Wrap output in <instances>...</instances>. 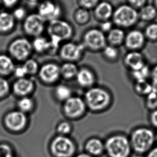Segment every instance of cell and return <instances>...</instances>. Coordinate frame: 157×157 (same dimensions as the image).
Here are the masks:
<instances>
[{
  "label": "cell",
  "mask_w": 157,
  "mask_h": 157,
  "mask_svg": "<svg viewBox=\"0 0 157 157\" xmlns=\"http://www.w3.org/2000/svg\"><path fill=\"white\" fill-rule=\"evenodd\" d=\"M87 106L93 111H100L109 104L110 96L104 89L94 88L90 89L85 95Z\"/></svg>",
  "instance_id": "6"
},
{
  "label": "cell",
  "mask_w": 157,
  "mask_h": 157,
  "mask_svg": "<svg viewBox=\"0 0 157 157\" xmlns=\"http://www.w3.org/2000/svg\"><path fill=\"white\" fill-rule=\"evenodd\" d=\"M100 1V0H78V3L79 7L90 10L94 9Z\"/></svg>",
  "instance_id": "34"
},
{
  "label": "cell",
  "mask_w": 157,
  "mask_h": 157,
  "mask_svg": "<svg viewBox=\"0 0 157 157\" xmlns=\"http://www.w3.org/2000/svg\"></svg>",
  "instance_id": "52"
},
{
  "label": "cell",
  "mask_w": 157,
  "mask_h": 157,
  "mask_svg": "<svg viewBox=\"0 0 157 157\" xmlns=\"http://www.w3.org/2000/svg\"><path fill=\"white\" fill-rule=\"evenodd\" d=\"M152 78L153 81V86L157 88V66L153 68L152 72Z\"/></svg>",
  "instance_id": "45"
},
{
  "label": "cell",
  "mask_w": 157,
  "mask_h": 157,
  "mask_svg": "<svg viewBox=\"0 0 157 157\" xmlns=\"http://www.w3.org/2000/svg\"><path fill=\"white\" fill-rule=\"evenodd\" d=\"M9 90V83L4 78L0 77V98L6 95Z\"/></svg>",
  "instance_id": "38"
},
{
  "label": "cell",
  "mask_w": 157,
  "mask_h": 157,
  "mask_svg": "<svg viewBox=\"0 0 157 157\" xmlns=\"http://www.w3.org/2000/svg\"><path fill=\"white\" fill-rule=\"evenodd\" d=\"M151 121L152 124L157 127V110L154 111L153 113H152Z\"/></svg>",
  "instance_id": "46"
},
{
  "label": "cell",
  "mask_w": 157,
  "mask_h": 157,
  "mask_svg": "<svg viewBox=\"0 0 157 157\" xmlns=\"http://www.w3.org/2000/svg\"><path fill=\"white\" fill-rule=\"evenodd\" d=\"M85 109L84 102L80 98L70 97L66 101L64 111L68 117L76 118L82 115Z\"/></svg>",
  "instance_id": "12"
},
{
  "label": "cell",
  "mask_w": 157,
  "mask_h": 157,
  "mask_svg": "<svg viewBox=\"0 0 157 157\" xmlns=\"http://www.w3.org/2000/svg\"><path fill=\"white\" fill-rule=\"evenodd\" d=\"M60 68L54 62H48L41 67L39 70V76L45 83L55 82L59 78Z\"/></svg>",
  "instance_id": "15"
},
{
  "label": "cell",
  "mask_w": 157,
  "mask_h": 157,
  "mask_svg": "<svg viewBox=\"0 0 157 157\" xmlns=\"http://www.w3.org/2000/svg\"><path fill=\"white\" fill-rule=\"evenodd\" d=\"M33 84L26 78H19L13 85V91L18 95L24 96L30 93L33 89Z\"/></svg>",
  "instance_id": "19"
},
{
  "label": "cell",
  "mask_w": 157,
  "mask_h": 157,
  "mask_svg": "<svg viewBox=\"0 0 157 157\" xmlns=\"http://www.w3.org/2000/svg\"><path fill=\"white\" fill-rule=\"evenodd\" d=\"M130 6L134 7V8H142L144 6L146 0H127Z\"/></svg>",
  "instance_id": "42"
},
{
  "label": "cell",
  "mask_w": 157,
  "mask_h": 157,
  "mask_svg": "<svg viewBox=\"0 0 157 157\" xmlns=\"http://www.w3.org/2000/svg\"><path fill=\"white\" fill-rule=\"evenodd\" d=\"M73 16L75 22L80 26L87 24L91 19L89 10L81 7H79L75 10Z\"/></svg>",
  "instance_id": "23"
},
{
  "label": "cell",
  "mask_w": 157,
  "mask_h": 157,
  "mask_svg": "<svg viewBox=\"0 0 157 157\" xmlns=\"http://www.w3.org/2000/svg\"><path fill=\"white\" fill-rule=\"evenodd\" d=\"M147 157H157V147L151 150Z\"/></svg>",
  "instance_id": "47"
},
{
  "label": "cell",
  "mask_w": 157,
  "mask_h": 157,
  "mask_svg": "<svg viewBox=\"0 0 157 157\" xmlns=\"http://www.w3.org/2000/svg\"><path fill=\"white\" fill-rule=\"evenodd\" d=\"M113 28H114V24L112 21L110 20H108L106 21L101 22L99 29L103 33H104L105 34H107Z\"/></svg>",
  "instance_id": "37"
},
{
  "label": "cell",
  "mask_w": 157,
  "mask_h": 157,
  "mask_svg": "<svg viewBox=\"0 0 157 157\" xmlns=\"http://www.w3.org/2000/svg\"><path fill=\"white\" fill-rule=\"evenodd\" d=\"M145 35L152 40L157 39V24H151L145 29Z\"/></svg>",
  "instance_id": "35"
},
{
  "label": "cell",
  "mask_w": 157,
  "mask_h": 157,
  "mask_svg": "<svg viewBox=\"0 0 157 157\" xmlns=\"http://www.w3.org/2000/svg\"><path fill=\"white\" fill-rule=\"evenodd\" d=\"M33 102L30 99L23 98L18 103V107L22 111H28L32 109Z\"/></svg>",
  "instance_id": "36"
},
{
  "label": "cell",
  "mask_w": 157,
  "mask_h": 157,
  "mask_svg": "<svg viewBox=\"0 0 157 157\" xmlns=\"http://www.w3.org/2000/svg\"><path fill=\"white\" fill-rule=\"evenodd\" d=\"M155 136L151 130L140 128L134 132L132 136V147L139 153L147 151L153 145Z\"/></svg>",
  "instance_id": "5"
},
{
  "label": "cell",
  "mask_w": 157,
  "mask_h": 157,
  "mask_svg": "<svg viewBox=\"0 0 157 157\" xmlns=\"http://www.w3.org/2000/svg\"><path fill=\"white\" fill-rule=\"evenodd\" d=\"M15 18L8 12L0 13V32L6 33L12 30L15 26Z\"/></svg>",
  "instance_id": "21"
},
{
  "label": "cell",
  "mask_w": 157,
  "mask_h": 157,
  "mask_svg": "<svg viewBox=\"0 0 157 157\" xmlns=\"http://www.w3.org/2000/svg\"><path fill=\"white\" fill-rule=\"evenodd\" d=\"M55 93L57 98L59 100L67 101L70 98L71 91L68 87L63 85H61L56 88Z\"/></svg>",
  "instance_id": "30"
},
{
  "label": "cell",
  "mask_w": 157,
  "mask_h": 157,
  "mask_svg": "<svg viewBox=\"0 0 157 157\" xmlns=\"http://www.w3.org/2000/svg\"><path fill=\"white\" fill-rule=\"evenodd\" d=\"M86 149L91 155H99L102 153L104 149V146L101 140L93 138L87 142L86 144Z\"/></svg>",
  "instance_id": "25"
},
{
  "label": "cell",
  "mask_w": 157,
  "mask_h": 157,
  "mask_svg": "<svg viewBox=\"0 0 157 157\" xmlns=\"http://www.w3.org/2000/svg\"><path fill=\"white\" fill-rule=\"evenodd\" d=\"M1 0H0V5H1Z\"/></svg>",
  "instance_id": "51"
},
{
  "label": "cell",
  "mask_w": 157,
  "mask_h": 157,
  "mask_svg": "<svg viewBox=\"0 0 157 157\" xmlns=\"http://www.w3.org/2000/svg\"><path fill=\"white\" fill-rule=\"evenodd\" d=\"M2 3L6 7H13L17 4L18 0H1Z\"/></svg>",
  "instance_id": "44"
},
{
  "label": "cell",
  "mask_w": 157,
  "mask_h": 157,
  "mask_svg": "<svg viewBox=\"0 0 157 157\" xmlns=\"http://www.w3.org/2000/svg\"><path fill=\"white\" fill-rule=\"evenodd\" d=\"M85 50V47L82 42L68 41L61 45L58 54L62 59L66 62H75L81 59Z\"/></svg>",
  "instance_id": "8"
},
{
  "label": "cell",
  "mask_w": 157,
  "mask_h": 157,
  "mask_svg": "<svg viewBox=\"0 0 157 157\" xmlns=\"http://www.w3.org/2000/svg\"><path fill=\"white\" fill-rule=\"evenodd\" d=\"M114 11V8L111 3L107 1H102L94 8V16L100 22L106 21L112 19Z\"/></svg>",
  "instance_id": "16"
},
{
  "label": "cell",
  "mask_w": 157,
  "mask_h": 157,
  "mask_svg": "<svg viewBox=\"0 0 157 157\" xmlns=\"http://www.w3.org/2000/svg\"><path fill=\"white\" fill-rule=\"evenodd\" d=\"M105 148L110 157H127L130 152V144L124 136L111 137L107 140Z\"/></svg>",
  "instance_id": "4"
},
{
  "label": "cell",
  "mask_w": 157,
  "mask_h": 157,
  "mask_svg": "<svg viewBox=\"0 0 157 157\" xmlns=\"http://www.w3.org/2000/svg\"><path fill=\"white\" fill-rule=\"evenodd\" d=\"M101 52L104 57L109 61H115L117 59L120 53L117 47L108 44L105 47Z\"/></svg>",
  "instance_id": "27"
},
{
  "label": "cell",
  "mask_w": 157,
  "mask_h": 157,
  "mask_svg": "<svg viewBox=\"0 0 157 157\" xmlns=\"http://www.w3.org/2000/svg\"><path fill=\"white\" fill-rule=\"evenodd\" d=\"M23 66L27 74H34L38 70L39 66L37 62L31 59L25 60Z\"/></svg>",
  "instance_id": "31"
},
{
  "label": "cell",
  "mask_w": 157,
  "mask_h": 157,
  "mask_svg": "<svg viewBox=\"0 0 157 157\" xmlns=\"http://www.w3.org/2000/svg\"><path fill=\"white\" fill-rule=\"evenodd\" d=\"M145 36L140 31L133 30L126 34L124 44L130 51H137L144 44Z\"/></svg>",
  "instance_id": "14"
},
{
  "label": "cell",
  "mask_w": 157,
  "mask_h": 157,
  "mask_svg": "<svg viewBox=\"0 0 157 157\" xmlns=\"http://www.w3.org/2000/svg\"><path fill=\"white\" fill-rule=\"evenodd\" d=\"M63 10L59 2L54 0H43L38 6L37 13L47 22L61 18Z\"/></svg>",
  "instance_id": "9"
},
{
  "label": "cell",
  "mask_w": 157,
  "mask_h": 157,
  "mask_svg": "<svg viewBox=\"0 0 157 157\" xmlns=\"http://www.w3.org/2000/svg\"><path fill=\"white\" fill-rule=\"evenodd\" d=\"M60 68V74L66 78H71L76 77L78 72V67L75 62H66Z\"/></svg>",
  "instance_id": "24"
},
{
  "label": "cell",
  "mask_w": 157,
  "mask_h": 157,
  "mask_svg": "<svg viewBox=\"0 0 157 157\" xmlns=\"http://www.w3.org/2000/svg\"><path fill=\"white\" fill-rule=\"evenodd\" d=\"M27 119L22 111H15L9 113L5 119V123L9 129L18 131L25 126Z\"/></svg>",
  "instance_id": "13"
},
{
  "label": "cell",
  "mask_w": 157,
  "mask_h": 157,
  "mask_svg": "<svg viewBox=\"0 0 157 157\" xmlns=\"http://www.w3.org/2000/svg\"><path fill=\"white\" fill-rule=\"evenodd\" d=\"M71 125L69 123L66 122H62L57 127V131L62 135H66L70 132L71 131Z\"/></svg>",
  "instance_id": "39"
},
{
  "label": "cell",
  "mask_w": 157,
  "mask_h": 157,
  "mask_svg": "<svg viewBox=\"0 0 157 157\" xmlns=\"http://www.w3.org/2000/svg\"><path fill=\"white\" fill-rule=\"evenodd\" d=\"M33 51L32 42L25 38L15 39L9 47V52L11 55L19 61L28 59Z\"/></svg>",
  "instance_id": "10"
},
{
  "label": "cell",
  "mask_w": 157,
  "mask_h": 157,
  "mask_svg": "<svg viewBox=\"0 0 157 157\" xmlns=\"http://www.w3.org/2000/svg\"><path fill=\"white\" fill-rule=\"evenodd\" d=\"M46 30L48 38L60 44L69 41L75 34L72 24L62 18L48 22Z\"/></svg>",
  "instance_id": "1"
},
{
  "label": "cell",
  "mask_w": 157,
  "mask_h": 157,
  "mask_svg": "<svg viewBox=\"0 0 157 157\" xmlns=\"http://www.w3.org/2000/svg\"><path fill=\"white\" fill-rule=\"evenodd\" d=\"M139 18L136 9L129 4H123L114 9L112 21L116 26L123 29L134 26Z\"/></svg>",
  "instance_id": "2"
},
{
  "label": "cell",
  "mask_w": 157,
  "mask_h": 157,
  "mask_svg": "<svg viewBox=\"0 0 157 157\" xmlns=\"http://www.w3.org/2000/svg\"><path fill=\"white\" fill-rule=\"evenodd\" d=\"M125 35L126 34L123 29L115 26L107 34V44L118 47L124 44Z\"/></svg>",
  "instance_id": "18"
},
{
  "label": "cell",
  "mask_w": 157,
  "mask_h": 157,
  "mask_svg": "<svg viewBox=\"0 0 157 157\" xmlns=\"http://www.w3.org/2000/svg\"><path fill=\"white\" fill-rule=\"evenodd\" d=\"M139 17L144 21H150L153 19L157 15L155 8L151 5L143 6L138 13Z\"/></svg>",
  "instance_id": "28"
},
{
  "label": "cell",
  "mask_w": 157,
  "mask_h": 157,
  "mask_svg": "<svg viewBox=\"0 0 157 157\" xmlns=\"http://www.w3.org/2000/svg\"><path fill=\"white\" fill-rule=\"evenodd\" d=\"M46 23L38 13L31 14L24 19V30L29 36L34 38L40 36L46 29Z\"/></svg>",
  "instance_id": "7"
},
{
  "label": "cell",
  "mask_w": 157,
  "mask_h": 157,
  "mask_svg": "<svg viewBox=\"0 0 157 157\" xmlns=\"http://www.w3.org/2000/svg\"><path fill=\"white\" fill-rule=\"evenodd\" d=\"M153 87V86L147 83L146 80L137 81L136 85V91L138 93L142 94L148 95L152 91Z\"/></svg>",
  "instance_id": "29"
},
{
  "label": "cell",
  "mask_w": 157,
  "mask_h": 157,
  "mask_svg": "<svg viewBox=\"0 0 157 157\" xmlns=\"http://www.w3.org/2000/svg\"><path fill=\"white\" fill-rule=\"evenodd\" d=\"M77 157H92L90 155H88L87 154H81L78 155Z\"/></svg>",
  "instance_id": "48"
},
{
  "label": "cell",
  "mask_w": 157,
  "mask_h": 157,
  "mask_svg": "<svg viewBox=\"0 0 157 157\" xmlns=\"http://www.w3.org/2000/svg\"><path fill=\"white\" fill-rule=\"evenodd\" d=\"M76 78L79 84L83 87L90 86L94 81V76L93 73L87 68H82L78 70Z\"/></svg>",
  "instance_id": "22"
},
{
  "label": "cell",
  "mask_w": 157,
  "mask_h": 157,
  "mask_svg": "<svg viewBox=\"0 0 157 157\" xmlns=\"http://www.w3.org/2000/svg\"><path fill=\"white\" fill-rule=\"evenodd\" d=\"M33 50L39 54H47L50 46V41L48 37L44 36L34 38L32 42Z\"/></svg>",
  "instance_id": "20"
},
{
  "label": "cell",
  "mask_w": 157,
  "mask_h": 157,
  "mask_svg": "<svg viewBox=\"0 0 157 157\" xmlns=\"http://www.w3.org/2000/svg\"><path fill=\"white\" fill-rule=\"evenodd\" d=\"M14 70L13 60L8 55H0V74L8 75Z\"/></svg>",
  "instance_id": "26"
},
{
  "label": "cell",
  "mask_w": 157,
  "mask_h": 157,
  "mask_svg": "<svg viewBox=\"0 0 157 157\" xmlns=\"http://www.w3.org/2000/svg\"><path fill=\"white\" fill-rule=\"evenodd\" d=\"M132 76L136 78L137 81L146 80L147 77L149 76V69L147 66H144L138 70H133L132 72Z\"/></svg>",
  "instance_id": "32"
},
{
  "label": "cell",
  "mask_w": 157,
  "mask_h": 157,
  "mask_svg": "<svg viewBox=\"0 0 157 157\" xmlns=\"http://www.w3.org/2000/svg\"><path fill=\"white\" fill-rule=\"evenodd\" d=\"M155 4H156V6H157V0H155Z\"/></svg>",
  "instance_id": "50"
},
{
  "label": "cell",
  "mask_w": 157,
  "mask_h": 157,
  "mask_svg": "<svg viewBox=\"0 0 157 157\" xmlns=\"http://www.w3.org/2000/svg\"><path fill=\"white\" fill-rule=\"evenodd\" d=\"M13 15L15 18V19H19V20L25 19L26 17L27 16L26 11L25 9L22 7H19L18 8L16 9Z\"/></svg>",
  "instance_id": "40"
},
{
  "label": "cell",
  "mask_w": 157,
  "mask_h": 157,
  "mask_svg": "<svg viewBox=\"0 0 157 157\" xmlns=\"http://www.w3.org/2000/svg\"><path fill=\"white\" fill-rule=\"evenodd\" d=\"M0 157H12V151L8 145H0Z\"/></svg>",
  "instance_id": "41"
},
{
  "label": "cell",
  "mask_w": 157,
  "mask_h": 157,
  "mask_svg": "<svg viewBox=\"0 0 157 157\" xmlns=\"http://www.w3.org/2000/svg\"><path fill=\"white\" fill-rule=\"evenodd\" d=\"M147 106L149 108L155 109L157 108V88L153 86V89L148 94L147 99Z\"/></svg>",
  "instance_id": "33"
},
{
  "label": "cell",
  "mask_w": 157,
  "mask_h": 157,
  "mask_svg": "<svg viewBox=\"0 0 157 157\" xmlns=\"http://www.w3.org/2000/svg\"><path fill=\"white\" fill-rule=\"evenodd\" d=\"M125 65L133 70H138L144 66L143 55L137 51H131L124 58Z\"/></svg>",
  "instance_id": "17"
},
{
  "label": "cell",
  "mask_w": 157,
  "mask_h": 157,
  "mask_svg": "<svg viewBox=\"0 0 157 157\" xmlns=\"http://www.w3.org/2000/svg\"><path fill=\"white\" fill-rule=\"evenodd\" d=\"M31 3H36V2H40V0H29Z\"/></svg>",
  "instance_id": "49"
},
{
  "label": "cell",
  "mask_w": 157,
  "mask_h": 157,
  "mask_svg": "<svg viewBox=\"0 0 157 157\" xmlns=\"http://www.w3.org/2000/svg\"><path fill=\"white\" fill-rule=\"evenodd\" d=\"M82 43L86 50L92 52L102 51L107 45L106 36L99 28H91L86 31Z\"/></svg>",
  "instance_id": "3"
},
{
  "label": "cell",
  "mask_w": 157,
  "mask_h": 157,
  "mask_svg": "<svg viewBox=\"0 0 157 157\" xmlns=\"http://www.w3.org/2000/svg\"><path fill=\"white\" fill-rule=\"evenodd\" d=\"M53 155L57 157H70L74 154L75 147L69 138L59 136L53 140L51 145Z\"/></svg>",
  "instance_id": "11"
},
{
  "label": "cell",
  "mask_w": 157,
  "mask_h": 157,
  "mask_svg": "<svg viewBox=\"0 0 157 157\" xmlns=\"http://www.w3.org/2000/svg\"><path fill=\"white\" fill-rule=\"evenodd\" d=\"M15 74L16 77L20 78H23V77L27 74L23 66L19 67L15 70Z\"/></svg>",
  "instance_id": "43"
}]
</instances>
